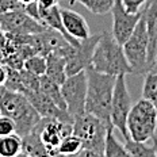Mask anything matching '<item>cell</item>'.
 I'll use <instances>...</instances> for the list:
<instances>
[{
	"label": "cell",
	"mask_w": 157,
	"mask_h": 157,
	"mask_svg": "<svg viewBox=\"0 0 157 157\" xmlns=\"http://www.w3.org/2000/svg\"><path fill=\"white\" fill-rule=\"evenodd\" d=\"M58 2L60 0H35V3L38 4V8H44V10L58 6Z\"/></svg>",
	"instance_id": "4dcf8cb0"
},
{
	"label": "cell",
	"mask_w": 157,
	"mask_h": 157,
	"mask_svg": "<svg viewBox=\"0 0 157 157\" xmlns=\"http://www.w3.org/2000/svg\"><path fill=\"white\" fill-rule=\"evenodd\" d=\"M123 145L127 149V152L132 155V157H157L155 145L148 146L146 142L134 141L132 138H126Z\"/></svg>",
	"instance_id": "ffe728a7"
},
{
	"label": "cell",
	"mask_w": 157,
	"mask_h": 157,
	"mask_svg": "<svg viewBox=\"0 0 157 157\" xmlns=\"http://www.w3.org/2000/svg\"><path fill=\"white\" fill-rule=\"evenodd\" d=\"M142 15L145 19L146 31L149 37V50H148V63L149 68L157 57V0H148L142 8Z\"/></svg>",
	"instance_id": "4fadbf2b"
},
{
	"label": "cell",
	"mask_w": 157,
	"mask_h": 157,
	"mask_svg": "<svg viewBox=\"0 0 157 157\" xmlns=\"http://www.w3.org/2000/svg\"><path fill=\"white\" fill-rule=\"evenodd\" d=\"M81 149H83V142H81V140L72 133L69 136L64 137L63 141L60 142L58 153L65 155V156H73V155H76V153L80 152Z\"/></svg>",
	"instance_id": "603a6c76"
},
{
	"label": "cell",
	"mask_w": 157,
	"mask_h": 157,
	"mask_svg": "<svg viewBox=\"0 0 157 157\" xmlns=\"http://www.w3.org/2000/svg\"><path fill=\"white\" fill-rule=\"evenodd\" d=\"M142 98L149 100L157 110V73L148 72L142 84Z\"/></svg>",
	"instance_id": "7402d4cb"
},
{
	"label": "cell",
	"mask_w": 157,
	"mask_h": 157,
	"mask_svg": "<svg viewBox=\"0 0 157 157\" xmlns=\"http://www.w3.org/2000/svg\"><path fill=\"white\" fill-rule=\"evenodd\" d=\"M6 80H7V65L0 63V87L4 86Z\"/></svg>",
	"instance_id": "d6a6232c"
},
{
	"label": "cell",
	"mask_w": 157,
	"mask_h": 157,
	"mask_svg": "<svg viewBox=\"0 0 157 157\" xmlns=\"http://www.w3.org/2000/svg\"><path fill=\"white\" fill-rule=\"evenodd\" d=\"M87 98L86 113L92 114L111 125V103L117 76L100 73L92 67L87 68Z\"/></svg>",
	"instance_id": "6da1fadb"
},
{
	"label": "cell",
	"mask_w": 157,
	"mask_h": 157,
	"mask_svg": "<svg viewBox=\"0 0 157 157\" xmlns=\"http://www.w3.org/2000/svg\"><path fill=\"white\" fill-rule=\"evenodd\" d=\"M104 157H132L123 144H121L114 136V127L111 126L107 130L106 145H104Z\"/></svg>",
	"instance_id": "ac0fdd59"
},
{
	"label": "cell",
	"mask_w": 157,
	"mask_h": 157,
	"mask_svg": "<svg viewBox=\"0 0 157 157\" xmlns=\"http://www.w3.org/2000/svg\"><path fill=\"white\" fill-rule=\"evenodd\" d=\"M23 69L37 75V76H44L46 73V56L44 54H34L30 58L25 61Z\"/></svg>",
	"instance_id": "cb8c5ba5"
},
{
	"label": "cell",
	"mask_w": 157,
	"mask_h": 157,
	"mask_svg": "<svg viewBox=\"0 0 157 157\" xmlns=\"http://www.w3.org/2000/svg\"><path fill=\"white\" fill-rule=\"evenodd\" d=\"M46 75L56 83L63 86L67 80V58L57 53H49L46 56Z\"/></svg>",
	"instance_id": "9a60e30c"
},
{
	"label": "cell",
	"mask_w": 157,
	"mask_h": 157,
	"mask_svg": "<svg viewBox=\"0 0 157 157\" xmlns=\"http://www.w3.org/2000/svg\"><path fill=\"white\" fill-rule=\"evenodd\" d=\"M153 145H155V148H156V152H157V137L155 136V137H153Z\"/></svg>",
	"instance_id": "8d00e7d4"
},
{
	"label": "cell",
	"mask_w": 157,
	"mask_h": 157,
	"mask_svg": "<svg viewBox=\"0 0 157 157\" xmlns=\"http://www.w3.org/2000/svg\"><path fill=\"white\" fill-rule=\"evenodd\" d=\"M111 14H113V30H111V34H113L114 39L118 44L123 46V44L130 38L137 23L141 19L142 11L137 12V14H132V12L125 10L122 0H114Z\"/></svg>",
	"instance_id": "8fae6325"
},
{
	"label": "cell",
	"mask_w": 157,
	"mask_h": 157,
	"mask_svg": "<svg viewBox=\"0 0 157 157\" xmlns=\"http://www.w3.org/2000/svg\"><path fill=\"white\" fill-rule=\"evenodd\" d=\"M22 152L33 157H48L49 152L42 142L39 133L33 129L29 134L22 137Z\"/></svg>",
	"instance_id": "2e32d148"
},
{
	"label": "cell",
	"mask_w": 157,
	"mask_h": 157,
	"mask_svg": "<svg viewBox=\"0 0 157 157\" xmlns=\"http://www.w3.org/2000/svg\"><path fill=\"white\" fill-rule=\"evenodd\" d=\"M15 132H16V126H15L14 121L10 117L0 114V137L10 136V134H16Z\"/></svg>",
	"instance_id": "4316f807"
},
{
	"label": "cell",
	"mask_w": 157,
	"mask_h": 157,
	"mask_svg": "<svg viewBox=\"0 0 157 157\" xmlns=\"http://www.w3.org/2000/svg\"><path fill=\"white\" fill-rule=\"evenodd\" d=\"M132 107L133 100L129 90H127L126 75H118L115 87H114L113 103H111V125L114 129L119 130V133L125 137V140L129 138L126 122Z\"/></svg>",
	"instance_id": "52a82bcc"
},
{
	"label": "cell",
	"mask_w": 157,
	"mask_h": 157,
	"mask_svg": "<svg viewBox=\"0 0 157 157\" xmlns=\"http://www.w3.org/2000/svg\"><path fill=\"white\" fill-rule=\"evenodd\" d=\"M48 157H69V156L61 155V153H56V155H52V156H48Z\"/></svg>",
	"instance_id": "d590c367"
},
{
	"label": "cell",
	"mask_w": 157,
	"mask_h": 157,
	"mask_svg": "<svg viewBox=\"0 0 157 157\" xmlns=\"http://www.w3.org/2000/svg\"><path fill=\"white\" fill-rule=\"evenodd\" d=\"M12 10H25V6H22L18 0H0V15Z\"/></svg>",
	"instance_id": "f1b7e54d"
},
{
	"label": "cell",
	"mask_w": 157,
	"mask_h": 157,
	"mask_svg": "<svg viewBox=\"0 0 157 157\" xmlns=\"http://www.w3.org/2000/svg\"><path fill=\"white\" fill-rule=\"evenodd\" d=\"M4 88L14 92H21L23 94V84H22V77H21V71L12 69L7 67V80H6Z\"/></svg>",
	"instance_id": "d4e9b609"
},
{
	"label": "cell",
	"mask_w": 157,
	"mask_h": 157,
	"mask_svg": "<svg viewBox=\"0 0 157 157\" xmlns=\"http://www.w3.org/2000/svg\"><path fill=\"white\" fill-rule=\"evenodd\" d=\"M34 130L39 133V137L49 152V156H52L58 153V146L64 137L72 134L73 122H64L54 118H41Z\"/></svg>",
	"instance_id": "9c48e42d"
},
{
	"label": "cell",
	"mask_w": 157,
	"mask_h": 157,
	"mask_svg": "<svg viewBox=\"0 0 157 157\" xmlns=\"http://www.w3.org/2000/svg\"><path fill=\"white\" fill-rule=\"evenodd\" d=\"M126 129L129 138L146 142L152 140L157 129V110L149 100L141 99L133 104L127 117Z\"/></svg>",
	"instance_id": "277c9868"
},
{
	"label": "cell",
	"mask_w": 157,
	"mask_h": 157,
	"mask_svg": "<svg viewBox=\"0 0 157 157\" xmlns=\"http://www.w3.org/2000/svg\"><path fill=\"white\" fill-rule=\"evenodd\" d=\"M6 41H7V38H6V34L4 31L0 29V63H3V60H4V49H6Z\"/></svg>",
	"instance_id": "1f68e13d"
},
{
	"label": "cell",
	"mask_w": 157,
	"mask_h": 157,
	"mask_svg": "<svg viewBox=\"0 0 157 157\" xmlns=\"http://www.w3.org/2000/svg\"><path fill=\"white\" fill-rule=\"evenodd\" d=\"M146 2H148V0H122V4L126 11L132 12V14H137V12L142 11Z\"/></svg>",
	"instance_id": "83f0119b"
},
{
	"label": "cell",
	"mask_w": 157,
	"mask_h": 157,
	"mask_svg": "<svg viewBox=\"0 0 157 157\" xmlns=\"http://www.w3.org/2000/svg\"><path fill=\"white\" fill-rule=\"evenodd\" d=\"M99 38H100V33L91 34V37L78 42L77 46H73L71 54L67 57V75L68 76L80 73V72L86 71L87 68L91 67L92 57H94L98 42H99Z\"/></svg>",
	"instance_id": "7c38bea8"
},
{
	"label": "cell",
	"mask_w": 157,
	"mask_h": 157,
	"mask_svg": "<svg viewBox=\"0 0 157 157\" xmlns=\"http://www.w3.org/2000/svg\"><path fill=\"white\" fill-rule=\"evenodd\" d=\"M39 91L46 95L49 99L53 100L60 109L67 110V104H65L63 94H61V86L56 83L54 80H52L50 77H48L46 75L41 76L39 78Z\"/></svg>",
	"instance_id": "e0dca14e"
},
{
	"label": "cell",
	"mask_w": 157,
	"mask_h": 157,
	"mask_svg": "<svg viewBox=\"0 0 157 157\" xmlns=\"http://www.w3.org/2000/svg\"><path fill=\"white\" fill-rule=\"evenodd\" d=\"M60 11L63 25L72 38L77 39V41H83V39L91 37L90 26L84 19V16H81L78 12L69 8H60Z\"/></svg>",
	"instance_id": "5bb4252c"
},
{
	"label": "cell",
	"mask_w": 157,
	"mask_h": 157,
	"mask_svg": "<svg viewBox=\"0 0 157 157\" xmlns=\"http://www.w3.org/2000/svg\"><path fill=\"white\" fill-rule=\"evenodd\" d=\"M22 153V137L18 134L0 137V157H15Z\"/></svg>",
	"instance_id": "d6986e66"
},
{
	"label": "cell",
	"mask_w": 157,
	"mask_h": 157,
	"mask_svg": "<svg viewBox=\"0 0 157 157\" xmlns=\"http://www.w3.org/2000/svg\"><path fill=\"white\" fill-rule=\"evenodd\" d=\"M0 114L14 121L15 133L19 137L30 133L41 119V115L23 94L14 92L4 87H0Z\"/></svg>",
	"instance_id": "7a4b0ae2"
},
{
	"label": "cell",
	"mask_w": 157,
	"mask_h": 157,
	"mask_svg": "<svg viewBox=\"0 0 157 157\" xmlns=\"http://www.w3.org/2000/svg\"><path fill=\"white\" fill-rule=\"evenodd\" d=\"M61 94L67 104V111L76 118L86 113V98H87V73L86 71L80 73L68 76L61 86Z\"/></svg>",
	"instance_id": "ba28073f"
},
{
	"label": "cell",
	"mask_w": 157,
	"mask_h": 157,
	"mask_svg": "<svg viewBox=\"0 0 157 157\" xmlns=\"http://www.w3.org/2000/svg\"><path fill=\"white\" fill-rule=\"evenodd\" d=\"M102 119L96 118L92 114L84 113L83 115L73 118V133L83 142L84 149H90L104 155V145H106V136L109 127Z\"/></svg>",
	"instance_id": "5b68a950"
},
{
	"label": "cell",
	"mask_w": 157,
	"mask_h": 157,
	"mask_svg": "<svg viewBox=\"0 0 157 157\" xmlns=\"http://www.w3.org/2000/svg\"><path fill=\"white\" fill-rule=\"evenodd\" d=\"M149 72H155V73H157V57L155 58V61H153L152 64V68H150Z\"/></svg>",
	"instance_id": "836d02e7"
},
{
	"label": "cell",
	"mask_w": 157,
	"mask_h": 157,
	"mask_svg": "<svg viewBox=\"0 0 157 157\" xmlns=\"http://www.w3.org/2000/svg\"><path fill=\"white\" fill-rule=\"evenodd\" d=\"M15 157H33V156H29V155H26V153L22 152V153H19V155H18V156H15Z\"/></svg>",
	"instance_id": "74e56055"
},
{
	"label": "cell",
	"mask_w": 157,
	"mask_h": 157,
	"mask_svg": "<svg viewBox=\"0 0 157 157\" xmlns=\"http://www.w3.org/2000/svg\"><path fill=\"white\" fill-rule=\"evenodd\" d=\"M91 67L100 73L113 75V76L133 75L132 67L123 52V46L118 44L113 34L109 31L100 33Z\"/></svg>",
	"instance_id": "3957f363"
},
{
	"label": "cell",
	"mask_w": 157,
	"mask_h": 157,
	"mask_svg": "<svg viewBox=\"0 0 157 157\" xmlns=\"http://www.w3.org/2000/svg\"><path fill=\"white\" fill-rule=\"evenodd\" d=\"M71 3H80L94 15H104L111 12L114 0H71Z\"/></svg>",
	"instance_id": "44dd1931"
},
{
	"label": "cell",
	"mask_w": 157,
	"mask_h": 157,
	"mask_svg": "<svg viewBox=\"0 0 157 157\" xmlns=\"http://www.w3.org/2000/svg\"><path fill=\"white\" fill-rule=\"evenodd\" d=\"M148 50H149V37L146 31V25L144 15L137 23L133 34L123 44V52L132 67L133 75L145 76L150 71L148 63Z\"/></svg>",
	"instance_id": "8992f818"
},
{
	"label": "cell",
	"mask_w": 157,
	"mask_h": 157,
	"mask_svg": "<svg viewBox=\"0 0 157 157\" xmlns=\"http://www.w3.org/2000/svg\"><path fill=\"white\" fill-rule=\"evenodd\" d=\"M0 29L11 35H27L42 31L45 26L31 18L25 10H12L0 15Z\"/></svg>",
	"instance_id": "30bf717a"
},
{
	"label": "cell",
	"mask_w": 157,
	"mask_h": 157,
	"mask_svg": "<svg viewBox=\"0 0 157 157\" xmlns=\"http://www.w3.org/2000/svg\"><path fill=\"white\" fill-rule=\"evenodd\" d=\"M69 157H104L103 153H99V152H95V150H90V149H81L78 153L73 156H69Z\"/></svg>",
	"instance_id": "f546056e"
},
{
	"label": "cell",
	"mask_w": 157,
	"mask_h": 157,
	"mask_svg": "<svg viewBox=\"0 0 157 157\" xmlns=\"http://www.w3.org/2000/svg\"><path fill=\"white\" fill-rule=\"evenodd\" d=\"M19 3H21L22 6H27V4H30V3H34L35 0H18Z\"/></svg>",
	"instance_id": "e575fe53"
},
{
	"label": "cell",
	"mask_w": 157,
	"mask_h": 157,
	"mask_svg": "<svg viewBox=\"0 0 157 157\" xmlns=\"http://www.w3.org/2000/svg\"><path fill=\"white\" fill-rule=\"evenodd\" d=\"M21 77H22V84H23V94L39 91V78H41V76H37V75L31 73V72L22 69Z\"/></svg>",
	"instance_id": "484cf974"
}]
</instances>
